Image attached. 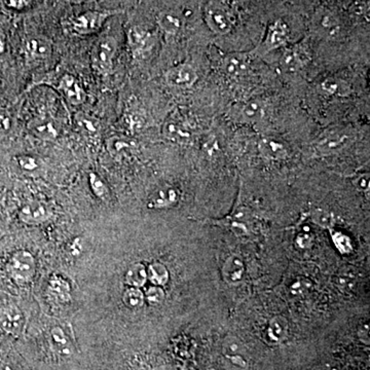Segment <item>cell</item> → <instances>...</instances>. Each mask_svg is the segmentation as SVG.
Returning <instances> with one entry per match:
<instances>
[{
    "label": "cell",
    "mask_w": 370,
    "mask_h": 370,
    "mask_svg": "<svg viewBox=\"0 0 370 370\" xmlns=\"http://www.w3.org/2000/svg\"><path fill=\"white\" fill-rule=\"evenodd\" d=\"M134 143L129 138L124 136H112L106 142V149L108 153L113 156H125L134 147Z\"/></svg>",
    "instance_id": "obj_27"
},
{
    "label": "cell",
    "mask_w": 370,
    "mask_h": 370,
    "mask_svg": "<svg viewBox=\"0 0 370 370\" xmlns=\"http://www.w3.org/2000/svg\"><path fill=\"white\" fill-rule=\"evenodd\" d=\"M315 30L320 35L324 36L326 38L340 37L342 35L344 25H342V19L335 11L328 10H322L318 11L316 17L314 20Z\"/></svg>",
    "instance_id": "obj_11"
},
{
    "label": "cell",
    "mask_w": 370,
    "mask_h": 370,
    "mask_svg": "<svg viewBox=\"0 0 370 370\" xmlns=\"http://www.w3.org/2000/svg\"><path fill=\"white\" fill-rule=\"evenodd\" d=\"M165 291H163L162 287H158V286H151L144 292L145 301L154 306L162 305L163 301H165Z\"/></svg>",
    "instance_id": "obj_33"
},
{
    "label": "cell",
    "mask_w": 370,
    "mask_h": 370,
    "mask_svg": "<svg viewBox=\"0 0 370 370\" xmlns=\"http://www.w3.org/2000/svg\"><path fill=\"white\" fill-rule=\"evenodd\" d=\"M245 265L237 256H231L224 262L222 274L224 280L229 284L240 282L244 277Z\"/></svg>",
    "instance_id": "obj_23"
},
{
    "label": "cell",
    "mask_w": 370,
    "mask_h": 370,
    "mask_svg": "<svg viewBox=\"0 0 370 370\" xmlns=\"http://www.w3.org/2000/svg\"><path fill=\"white\" fill-rule=\"evenodd\" d=\"M2 349V342L1 340H0V351H1Z\"/></svg>",
    "instance_id": "obj_44"
},
{
    "label": "cell",
    "mask_w": 370,
    "mask_h": 370,
    "mask_svg": "<svg viewBox=\"0 0 370 370\" xmlns=\"http://www.w3.org/2000/svg\"><path fill=\"white\" fill-rule=\"evenodd\" d=\"M47 292H49L52 299L59 303H69L70 299H71L69 284L63 280L62 278H58V277H54L53 279H51Z\"/></svg>",
    "instance_id": "obj_24"
},
{
    "label": "cell",
    "mask_w": 370,
    "mask_h": 370,
    "mask_svg": "<svg viewBox=\"0 0 370 370\" xmlns=\"http://www.w3.org/2000/svg\"><path fill=\"white\" fill-rule=\"evenodd\" d=\"M166 83L174 88H188L196 85L199 74L190 63H181L169 68L165 74Z\"/></svg>",
    "instance_id": "obj_10"
},
{
    "label": "cell",
    "mask_w": 370,
    "mask_h": 370,
    "mask_svg": "<svg viewBox=\"0 0 370 370\" xmlns=\"http://www.w3.org/2000/svg\"><path fill=\"white\" fill-rule=\"evenodd\" d=\"M127 38L132 57L134 60L137 61L144 60L151 56L158 42L156 33L140 26H134L129 29Z\"/></svg>",
    "instance_id": "obj_7"
},
{
    "label": "cell",
    "mask_w": 370,
    "mask_h": 370,
    "mask_svg": "<svg viewBox=\"0 0 370 370\" xmlns=\"http://www.w3.org/2000/svg\"><path fill=\"white\" fill-rule=\"evenodd\" d=\"M58 90L72 105H81L86 100V91L76 76L63 74L58 81Z\"/></svg>",
    "instance_id": "obj_16"
},
{
    "label": "cell",
    "mask_w": 370,
    "mask_h": 370,
    "mask_svg": "<svg viewBox=\"0 0 370 370\" xmlns=\"http://www.w3.org/2000/svg\"><path fill=\"white\" fill-rule=\"evenodd\" d=\"M49 345L54 355L61 358L71 357L76 351L71 337L63 326L52 327L49 333Z\"/></svg>",
    "instance_id": "obj_15"
},
{
    "label": "cell",
    "mask_w": 370,
    "mask_h": 370,
    "mask_svg": "<svg viewBox=\"0 0 370 370\" xmlns=\"http://www.w3.org/2000/svg\"><path fill=\"white\" fill-rule=\"evenodd\" d=\"M289 40V28L282 20H276L269 25L262 44L250 52L251 54L262 56L285 47Z\"/></svg>",
    "instance_id": "obj_8"
},
{
    "label": "cell",
    "mask_w": 370,
    "mask_h": 370,
    "mask_svg": "<svg viewBox=\"0 0 370 370\" xmlns=\"http://www.w3.org/2000/svg\"><path fill=\"white\" fill-rule=\"evenodd\" d=\"M178 190L173 186L166 185L154 192L149 201V207L151 209H166L173 207L179 201Z\"/></svg>",
    "instance_id": "obj_20"
},
{
    "label": "cell",
    "mask_w": 370,
    "mask_h": 370,
    "mask_svg": "<svg viewBox=\"0 0 370 370\" xmlns=\"http://www.w3.org/2000/svg\"><path fill=\"white\" fill-rule=\"evenodd\" d=\"M6 272L16 285H28L35 277V258L29 251H16L6 263Z\"/></svg>",
    "instance_id": "obj_2"
},
{
    "label": "cell",
    "mask_w": 370,
    "mask_h": 370,
    "mask_svg": "<svg viewBox=\"0 0 370 370\" xmlns=\"http://www.w3.org/2000/svg\"><path fill=\"white\" fill-rule=\"evenodd\" d=\"M117 54V42L113 36L106 35L97 42L92 52V65L102 76L113 70Z\"/></svg>",
    "instance_id": "obj_5"
},
{
    "label": "cell",
    "mask_w": 370,
    "mask_h": 370,
    "mask_svg": "<svg viewBox=\"0 0 370 370\" xmlns=\"http://www.w3.org/2000/svg\"><path fill=\"white\" fill-rule=\"evenodd\" d=\"M154 370H177L173 366H170V365H162V366L156 367Z\"/></svg>",
    "instance_id": "obj_43"
},
{
    "label": "cell",
    "mask_w": 370,
    "mask_h": 370,
    "mask_svg": "<svg viewBox=\"0 0 370 370\" xmlns=\"http://www.w3.org/2000/svg\"><path fill=\"white\" fill-rule=\"evenodd\" d=\"M28 130L38 139L54 141L59 136L56 122L47 115H36L28 122Z\"/></svg>",
    "instance_id": "obj_18"
},
{
    "label": "cell",
    "mask_w": 370,
    "mask_h": 370,
    "mask_svg": "<svg viewBox=\"0 0 370 370\" xmlns=\"http://www.w3.org/2000/svg\"><path fill=\"white\" fill-rule=\"evenodd\" d=\"M119 13L117 10L87 11L70 18L67 21V28L70 33L79 36L93 35L103 28L109 18Z\"/></svg>",
    "instance_id": "obj_1"
},
{
    "label": "cell",
    "mask_w": 370,
    "mask_h": 370,
    "mask_svg": "<svg viewBox=\"0 0 370 370\" xmlns=\"http://www.w3.org/2000/svg\"><path fill=\"white\" fill-rule=\"evenodd\" d=\"M25 325L24 315L13 303L0 306V327L13 337H20L22 335Z\"/></svg>",
    "instance_id": "obj_13"
},
{
    "label": "cell",
    "mask_w": 370,
    "mask_h": 370,
    "mask_svg": "<svg viewBox=\"0 0 370 370\" xmlns=\"http://www.w3.org/2000/svg\"><path fill=\"white\" fill-rule=\"evenodd\" d=\"M288 323L285 318L274 317L270 321L267 335L274 342H281L287 337Z\"/></svg>",
    "instance_id": "obj_30"
},
{
    "label": "cell",
    "mask_w": 370,
    "mask_h": 370,
    "mask_svg": "<svg viewBox=\"0 0 370 370\" xmlns=\"http://www.w3.org/2000/svg\"><path fill=\"white\" fill-rule=\"evenodd\" d=\"M265 115L267 111H265V104L260 100H249L236 104L231 110V115L233 120L251 126L262 122Z\"/></svg>",
    "instance_id": "obj_9"
},
{
    "label": "cell",
    "mask_w": 370,
    "mask_h": 370,
    "mask_svg": "<svg viewBox=\"0 0 370 370\" xmlns=\"http://www.w3.org/2000/svg\"><path fill=\"white\" fill-rule=\"evenodd\" d=\"M204 19L211 31L218 35H226L233 28V17L226 4L211 1L204 6Z\"/></svg>",
    "instance_id": "obj_6"
},
{
    "label": "cell",
    "mask_w": 370,
    "mask_h": 370,
    "mask_svg": "<svg viewBox=\"0 0 370 370\" xmlns=\"http://www.w3.org/2000/svg\"><path fill=\"white\" fill-rule=\"evenodd\" d=\"M18 165L25 171L33 172L38 168L37 158L31 156H20L17 158Z\"/></svg>",
    "instance_id": "obj_36"
},
{
    "label": "cell",
    "mask_w": 370,
    "mask_h": 370,
    "mask_svg": "<svg viewBox=\"0 0 370 370\" xmlns=\"http://www.w3.org/2000/svg\"><path fill=\"white\" fill-rule=\"evenodd\" d=\"M88 183H90L91 190H92L95 196L99 197L100 200L108 199L109 197V188L99 175L91 173L90 177H88Z\"/></svg>",
    "instance_id": "obj_32"
},
{
    "label": "cell",
    "mask_w": 370,
    "mask_h": 370,
    "mask_svg": "<svg viewBox=\"0 0 370 370\" xmlns=\"http://www.w3.org/2000/svg\"><path fill=\"white\" fill-rule=\"evenodd\" d=\"M351 137L348 129L340 127L327 129L314 142L315 151L321 156L340 153L349 144Z\"/></svg>",
    "instance_id": "obj_4"
},
{
    "label": "cell",
    "mask_w": 370,
    "mask_h": 370,
    "mask_svg": "<svg viewBox=\"0 0 370 370\" xmlns=\"http://www.w3.org/2000/svg\"><path fill=\"white\" fill-rule=\"evenodd\" d=\"M122 303L130 310H139L144 306V294L139 288H128L122 294Z\"/></svg>",
    "instance_id": "obj_31"
},
{
    "label": "cell",
    "mask_w": 370,
    "mask_h": 370,
    "mask_svg": "<svg viewBox=\"0 0 370 370\" xmlns=\"http://www.w3.org/2000/svg\"><path fill=\"white\" fill-rule=\"evenodd\" d=\"M251 53H231L226 54L220 63L221 71L226 76L240 77L248 71L250 66Z\"/></svg>",
    "instance_id": "obj_17"
},
{
    "label": "cell",
    "mask_w": 370,
    "mask_h": 370,
    "mask_svg": "<svg viewBox=\"0 0 370 370\" xmlns=\"http://www.w3.org/2000/svg\"><path fill=\"white\" fill-rule=\"evenodd\" d=\"M311 61L308 45L303 42L287 47L280 59V65L284 71L296 72L303 69Z\"/></svg>",
    "instance_id": "obj_12"
},
{
    "label": "cell",
    "mask_w": 370,
    "mask_h": 370,
    "mask_svg": "<svg viewBox=\"0 0 370 370\" xmlns=\"http://www.w3.org/2000/svg\"><path fill=\"white\" fill-rule=\"evenodd\" d=\"M308 287H310V282L308 281L299 280L290 286V292L292 295H296V296H301L308 291Z\"/></svg>",
    "instance_id": "obj_39"
},
{
    "label": "cell",
    "mask_w": 370,
    "mask_h": 370,
    "mask_svg": "<svg viewBox=\"0 0 370 370\" xmlns=\"http://www.w3.org/2000/svg\"><path fill=\"white\" fill-rule=\"evenodd\" d=\"M313 239L314 238H313L310 231H303V233H299V236L296 237V245L299 248L308 249V247L312 246Z\"/></svg>",
    "instance_id": "obj_38"
},
{
    "label": "cell",
    "mask_w": 370,
    "mask_h": 370,
    "mask_svg": "<svg viewBox=\"0 0 370 370\" xmlns=\"http://www.w3.org/2000/svg\"><path fill=\"white\" fill-rule=\"evenodd\" d=\"M258 151L263 158L269 161H282L289 156L288 145L272 136H265L260 140Z\"/></svg>",
    "instance_id": "obj_19"
},
{
    "label": "cell",
    "mask_w": 370,
    "mask_h": 370,
    "mask_svg": "<svg viewBox=\"0 0 370 370\" xmlns=\"http://www.w3.org/2000/svg\"><path fill=\"white\" fill-rule=\"evenodd\" d=\"M313 221L321 228L329 229L333 226V216L331 213L322 209H316L311 215Z\"/></svg>",
    "instance_id": "obj_34"
},
{
    "label": "cell",
    "mask_w": 370,
    "mask_h": 370,
    "mask_svg": "<svg viewBox=\"0 0 370 370\" xmlns=\"http://www.w3.org/2000/svg\"><path fill=\"white\" fill-rule=\"evenodd\" d=\"M147 281V270L142 263H134L125 274V282L130 287L140 288Z\"/></svg>",
    "instance_id": "obj_26"
},
{
    "label": "cell",
    "mask_w": 370,
    "mask_h": 370,
    "mask_svg": "<svg viewBox=\"0 0 370 370\" xmlns=\"http://www.w3.org/2000/svg\"><path fill=\"white\" fill-rule=\"evenodd\" d=\"M333 241L335 243V247L338 249V251L342 253H349L353 249L352 246V241L349 239L348 236L345 233H340V231H335L333 235Z\"/></svg>",
    "instance_id": "obj_35"
},
{
    "label": "cell",
    "mask_w": 370,
    "mask_h": 370,
    "mask_svg": "<svg viewBox=\"0 0 370 370\" xmlns=\"http://www.w3.org/2000/svg\"><path fill=\"white\" fill-rule=\"evenodd\" d=\"M162 133L169 141L183 144L194 136V122L183 111L176 110L166 119Z\"/></svg>",
    "instance_id": "obj_3"
},
{
    "label": "cell",
    "mask_w": 370,
    "mask_h": 370,
    "mask_svg": "<svg viewBox=\"0 0 370 370\" xmlns=\"http://www.w3.org/2000/svg\"><path fill=\"white\" fill-rule=\"evenodd\" d=\"M158 27L166 35L174 36L183 28V21L178 16L169 11H162L156 18Z\"/></svg>",
    "instance_id": "obj_25"
},
{
    "label": "cell",
    "mask_w": 370,
    "mask_h": 370,
    "mask_svg": "<svg viewBox=\"0 0 370 370\" xmlns=\"http://www.w3.org/2000/svg\"><path fill=\"white\" fill-rule=\"evenodd\" d=\"M222 352L226 359L233 357H244L246 354V348L242 340L236 337H228L224 340L222 345Z\"/></svg>",
    "instance_id": "obj_29"
},
{
    "label": "cell",
    "mask_w": 370,
    "mask_h": 370,
    "mask_svg": "<svg viewBox=\"0 0 370 370\" xmlns=\"http://www.w3.org/2000/svg\"><path fill=\"white\" fill-rule=\"evenodd\" d=\"M354 185L358 190L364 194H369L370 179L369 173H360L356 175L353 180Z\"/></svg>",
    "instance_id": "obj_37"
},
{
    "label": "cell",
    "mask_w": 370,
    "mask_h": 370,
    "mask_svg": "<svg viewBox=\"0 0 370 370\" xmlns=\"http://www.w3.org/2000/svg\"><path fill=\"white\" fill-rule=\"evenodd\" d=\"M0 370H21L19 367L15 366L13 364H4L0 367Z\"/></svg>",
    "instance_id": "obj_42"
},
{
    "label": "cell",
    "mask_w": 370,
    "mask_h": 370,
    "mask_svg": "<svg viewBox=\"0 0 370 370\" xmlns=\"http://www.w3.org/2000/svg\"><path fill=\"white\" fill-rule=\"evenodd\" d=\"M83 246L81 239H76L70 244L69 252L71 255L79 256L83 252Z\"/></svg>",
    "instance_id": "obj_41"
},
{
    "label": "cell",
    "mask_w": 370,
    "mask_h": 370,
    "mask_svg": "<svg viewBox=\"0 0 370 370\" xmlns=\"http://www.w3.org/2000/svg\"><path fill=\"white\" fill-rule=\"evenodd\" d=\"M27 53L33 59L44 60L53 54V45L47 38L42 36L29 38L25 45Z\"/></svg>",
    "instance_id": "obj_21"
},
{
    "label": "cell",
    "mask_w": 370,
    "mask_h": 370,
    "mask_svg": "<svg viewBox=\"0 0 370 370\" xmlns=\"http://www.w3.org/2000/svg\"><path fill=\"white\" fill-rule=\"evenodd\" d=\"M169 271L167 267L160 262H154L147 269V280L151 281L154 286L166 285L169 281Z\"/></svg>",
    "instance_id": "obj_28"
},
{
    "label": "cell",
    "mask_w": 370,
    "mask_h": 370,
    "mask_svg": "<svg viewBox=\"0 0 370 370\" xmlns=\"http://www.w3.org/2000/svg\"><path fill=\"white\" fill-rule=\"evenodd\" d=\"M23 224L28 226H40L53 216L51 208L47 204L40 201L29 202L20 208L18 213Z\"/></svg>",
    "instance_id": "obj_14"
},
{
    "label": "cell",
    "mask_w": 370,
    "mask_h": 370,
    "mask_svg": "<svg viewBox=\"0 0 370 370\" xmlns=\"http://www.w3.org/2000/svg\"><path fill=\"white\" fill-rule=\"evenodd\" d=\"M320 88L326 94L330 95V96L340 97V98L348 97L352 93L351 86H349L348 81L337 79V77H327L320 83Z\"/></svg>",
    "instance_id": "obj_22"
},
{
    "label": "cell",
    "mask_w": 370,
    "mask_h": 370,
    "mask_svg": "<svg viewBox=\"0 0 370 370\" xmlns=\"http://www.w3.org/2000/svg\"><path fill=\"white\" fill-rule=\"evenodd\" d=\"M6 6L11 10L15 11H25L28 10L29 8L33 6V2L25 1V0H10V1H4Z\"/></svg>",
    "instance_id": "obj_40"
}]
</instances>
